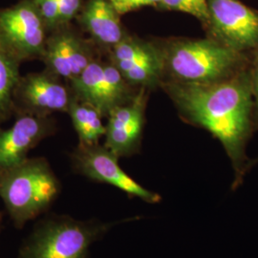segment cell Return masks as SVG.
<instances>
[{"instance_id": "11", "label": "cell", "mask_w": 258, "mask_h": 258, "mask_svg": "<svg viewBox=\"0 0 258 258\" xmlns=\"http://www.w3.org/2000/svg\"><path fill=\"white\" fill-rule=\"evenodd\" d=\"M50 117L20 115L8 129H0V170L26 160L28 153L55 132Z\"/></svg>"}, {"instance_id": "1", "label": "cell", "mask_w": 258, "mask_h": 258, "mask_svg": "<svg viewBox=\"0 0 258 258\" xmlns=\"http://www.w3.org/2000/svg\"><path fill=\"white\" fill-rule=\"evenodd\" d=\"M178 105L221 142L235 172L232 188L248 169L246 147L253 130L254 102L249 68L221 82L171 83L167 86Z\"/></svg>"}, {"instance_id": "7", "label": "cell", "mask_w": 258, "mask_h": 258, "mask_svg": "<svg viewBox=\"0 0 258 258\" xmlns=\"http://www.w3.org/2000/svg\"><path fill=\"white\" fill-rule=\"evenodd\" d=\"M69 83L75 99L91 105L102 116L129 102L128 83L112 62L95 59Z\"/></svg>"}, {"instance_id": "15", "label": "cell", "mask_w": 258, "mask_h": 258, "mask_svg": "<svg viewBox=\"0 0 258 258\" xmlns=\"http://www.w3.org/2000/svg\"><path fill=\"white\" fill-rule=\"evenodd\" d=\"M22 60L0 35V124L15 113L14 97L21 77Z\"/></svg>"}, {"instance_id": "17", "label": "cell", "mask_w": 258, "mask_h": 258, "mask_svg": "<svg viewBox=\"0 0 258 258\" xmlns=\"http://www.w3.org/2000/svg\"><path fill=\"white\" fill-rule=\"evenodd\" d=\"M160 4L166 9L189 14L203 22L211 20L210 8L207 0H162Z\"/></svg>"}, {"instance_id": "20", "label": "cell", "mask_w": 258, "mask_h": 258, "mask_svg": "<svg viewBox=\"0 0 258 258\" xmlns=\"http://www.w3.org/2000/svg\"><path fill=\"white\" fill-rule=\"evenodd\" d=\"M81 7V0H58L59 26L68 25Z\"/></svg>"}, {"instance_id": "13", "label": "cell", "mask_w": 258, "mask_h": 258, "mask_svg": "<svg viewBox=\"0 0 258 258\" xmlns=\"http://www.w3.org/2000/svg\"><path fill=\"white\" fill-rule=\"evenodd\" d=\"M145 100L140 93L134 100L114 108L108 114L104 147L118 158L138 151L144 125Z\"/></svg>"}, {"instance_id": "12", "label": "cell", "mask_w": 258, "mask_h": 258, "mask_svg": "<svg viewBox=\"0 0 258 258\" xmlns=\"http://www.w3.org/2000/svg\"><path fill=\"white\" fill-rule=\"evenodd\" d=\"M111 49V62L127 83L149 85L159 80L164 61L153 47L124 37Z\"/></svg>"}, {"instance_id": "5", "label": "cell", "mask_w": 258, "mask_h": 258, "mask_svg": "<svg viewBox=\"0 0 258 258\" xmlns=\"http://www.w3.org/2000/svg\"><path fill=\"white\" fill-rule=\"evenodd\" d=\"M74 100L70 83L44 69L20 77L14 109L19 116L50 117L55 112H68Z\"/></svg>"}, {"instance_id": "14", "label": "cell", "mask_w": 258, "mask_h": 258, "mask_svg": "<svg viewBox=\"0 0 258 258\" xmlns=\"http://www.w3.org/2000/svg\"><path fill=\"white\" fill-rule=\"evenodd\" d=\"M83 26L102 46L112 47L123 39L119 14L109 0H90L83 13Z\"/></svg>"}, {"instance_id": "18", "label": "cell", "mask_w": 258, "mask_h": 258, "mask_svg": "<svg viewBox=\"0 0 258 258\" xmlns=\"http://www.w3.org/2000/svg\"><path fill=\"white\" fill-rule=\"evenodd\" d=\"M49 32L59 26L58 0H33Z\"/></svg>"}, {"instance_id": "8", "label": "cell", "mask_w": 258, "mask_h": 258, "mask_svg": "<svg viewBox=\"0 0 258 258\" xmlns=\"http://www.w3.org/2000/svg\"><path fill=\"white\" fill-rule=\"evenodd\" d=\"M118 160L119 158L108 148L99 144L79 145L72 154L75 169L90 180L111 184L125 192L129 198L138 197L148 204L159 203L162 197L145 188L125 173Z\"/></svg>"}, {"instance_id": "4", "label": "cell", "mask_w": 258, "mask_h": 258, "mask_svg": "<svg viewBox=\"0 0 258 258\" xmlns=\"http://www.w3.org/2000/svg\"><path fill=\"white\" fill-rule=\"evenodd\" d=\"M114 224L52 216L40 222L31 233L20 258H87L90 246Z\"/></svg>"}, {"instance_id": "2", "label": "cell", "mask_w": 258, "mask_h": 258, "mask_svg": "<svg viewBox=\"0 0 258 258\" xmlns=\"http://www.w3.org/2000/svg\"><path fill=\"white\" fill-rule=\"evenodd\" d=\"M60 188L45 158H27L0 170V198L19 228L45 212L57 198Z\"/></svg>"}, {"instance_id": "6", "label": "cell", "mask_w": 258, "mask_h": 258, "mask_svg": "<svg viewBox=\"0 0 258 258\" xmlns=\"http://www.w3.org/2000/svg\"><path fill=\"white\" fill-rule=\"evenodd\" d=\"M49 33L33 0L0 11V35L22 61L41 59Z\"/></svg>"}, {"instance_id": "22", "label": "cell", "mask_w": 258, "mask_h": 258, "mask_svg": "<svg viewBox=\"0 0 258 258\" xmlns=\"http://www.w3.org/2000/svg\"><path fill=\"white\" fill-rule=\"evenodd\" d=\"M1 221H2V214H1V212H0V225H1Z\"/></svg>"}, {"instance_id": "21", "label": "cell", "mask_w": 258, "mask_h": 258, "mask_svg": "<svg viewBox=\"0 0 258 258\" xmlns=\"http://www.w3.org/2000/svg\"><path fill=\"white\" fill-rule=\"evenodd\" d=\"M254 59L249 69L250 72V80H251V87H252V95H253V102H254V116L258 120V48L254 51Z\"/></svg>"}, {"instance_id": "19", "label": "cell", "mask_w": 258, "mask_h": 258, "mask_svg": "<svg viewBox=\"0 0 258 258\" xmlns=\"http://www.w3.org/2000/svg\"><path fill=\"white\" fill-rule=\"evenodd\" d=\"M109 2L119 15H123L145 6L160 4L162 0H109Z\"/></svg>"}, {"instance_id": "10", "label": "cell", "mask_w": 258, "mask_h": 258, "mask_svg": "<svg viewBox=\"0 0 258 258\" xmlns=\"http://www.w3.org/2000/svg\"><path fill=\"white\" fill-rule=\"evenodd\" d=\"M41 60L48 72L70 83L95 57L91 45L63 25L49 33Z\"/></svg>"}, {"instance_id": "16", "label": "cell", "mask_w": 258, "mask_h": 258, "mask_svg": "<svg viewBox=\"0 0 258 258\" xmlns=\"http://www.w3.org/2000/svg\"><path fill=\"white\" fill-rule=\"evenodd\" d=\"M67 113L71 117L75 130L80 139V145H97L100 139L105 135L106 126L102 123V116L91 105L75 99Z\"/></svg>"}, {"instance_id": "3", "label": "cell", "mask_w": 258, "mask_h": 258, "mask_svg": "<svg viewBox=\"0 0 258 258\" xmlns=\"http://www.w3.org/2000/svg\"><path fill=\"white\" fill-rule=\"evenodd\" d=\"M172 76L181 83L221 82L248 68L244 53L210 39L178 41L163 58Z\"/></svg>"}, {"instance_id": "9", "label": "cell", "mask_w": 258, "mask_h": 258, "mask_svg": "<svg viewBox=\"0 0 258 258\" xmlns=\"http://www.w3.org/2000/svg\"><path fill=\"white\" fill-rule=\"evenodd\" d=\"M209 8L220 42L244 54L257 49V12L238 0H211Z\"/></svg>"}]
</instances>
